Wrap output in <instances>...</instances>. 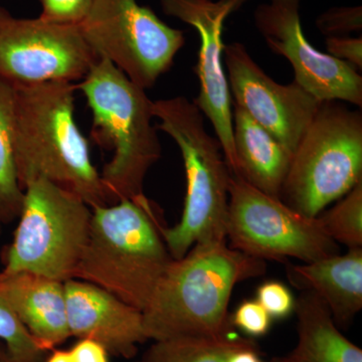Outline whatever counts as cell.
<instances>
[{"label":"cell","instance_id":"obj_1","mask_svg":"<svg viewBox=\"0 0 362 362\" xmlns=\"http://www.w3.org/2000/svg\"><path fill=\"white\" fill-rule=\"evenodd\" d=\"M265 271L264 259L228 247L226 240L194 245L169 264L142 311L145 334L154 341L230 334L233 288Z\"/></svg>","mask_w":362,"mask_h":362},{"label":"cell","instance_id":"obj_2","mask_svg":"<svg viewBox=\"0 0 362 362\" xmlns=\"http://www.w3.org/2000/svg\"><path fill=\"white\" fill-rule=\"evenodd\" d=\"M14 89V88H13ZM76 85L52 82L14 89L13 149L21 189L45 178L90 207L110 206L89 143L75 118Z\"/></svg>","mask_w":362,"mask_h":362},{"label":"cell","instance_id":"obj_3","mask_svg":"<svg viewBox=\"0 0 362 362\" xmlns=\"http://www.w3.org/2000/svg\"><path fill=\"white\" fill-rule=\"evenodd\" d=\"M158 207L144 194L92 209L89 239L74 279L144 310L173 257Z\"/></svg>","mask_w":362,"mask_h":362},{"label":"cell","instance_id":"obj_4","mask_svg":"<svg viewBox=\"0 0 362 362\" xmlns=\"http://www.w3.org/2000/svg\"><path fill=\"white\" fill-rule=\"evenodd\" d=\"M93 114L92 135L113 150L101 180L109 204L143 194L149 169L161 156L153 101L109 59L99 58L76 85Z\"/></svg>","mask_w":362,"mask_h":362},{"label":"cell","instance_id":"obj_5","mask_svg":"<svg viewBox=\"0 0 362 362\" xmlns=\"http://www.w3.org/2000/svg\"><path fill=\"white\" fill-rule=\"evenodd\" d=\"M153 115L159 120L157 130L175 140L185 164L187 194L180 221L173 228L159 226L169 254L180 259L194 245L226 240L230 169L194 101L182 96L153 101Z\"/></svg>","mask_w":362,"mask_h":362},{"label":"cell","instance_id":"obj_6","mask_svg":"<svg viewBox=\"0 0 362 362\" xmlns=\"http://www.w3.org/2000/svg\"><path fill=\"white\" fill-rule=\"evenodd\" d=\"M361 180V113L322 102L293 154L280 199L316 218Z\"/></svg>","mask_w":362,"mask_h":362},{"label":"cell","instance_id":"obj_7","mask_svg":"<svg viewBox=\"0 0 362 362\" xmlns=\"http://www.w3.org/2000/svg\"><path fill=\"white\" fill-rule=\"evenodd\" d=\"M20 223L2 273L30 272L59 282L74 279L89 239L92 209L45 178L23 187Z\"/></svg>","mask_w":362,"mask_h":362},{"label":"cell","instance_id":"obj_8","mask_svg":"<svg viewBox=\"0 0 362 362\" xmlns=\"http://www.w3.org/2000/svg\"><path fill=\"white\" fill-rule=\"evenodd\" d=\"M226 239L230 247L259 259L295 258L304 263L339 254L318 218L295 211L278 197L230 175Z\"/></svg>","mask_w":362,"mask_h":362},{"label":"cell","instance_id":"obj_9","mask_svg":"<svg viewBox=\"0 0 362 362\" xmlns=\"http://www.w3.org/2000/svg\"><path fill=\"white\" fill-rule=\"evenodd\" d=\"M78 26L99 58L109 59L145 90L170 69L185 42L182 30L136 0H93Z\"/></svg>","mask_w":362,"mask_h":362},{"label":"cell","instance_id":"obj_10","mask_svg":"<svg viewBox=\"0 0 362 362\" xmlns=\"http://www.w3.org/2000/svg\"><path fill=\"white\" fill-rule=\"evenodd\" d=\"M99 59L80 26L14 16L0 6V81L14 88L83 80Z\"/></svg>","mask_w":362,"mask_h":362},{"label":"cell","instance_id":"obj_11","mask_svg":"<svg viewBox=\"0 0 362 362\" xmlns=\"http://www.w3.org/2000/svg\"><path fill=\"white\" fill-rule=\"evenodd\" d=\"M301 0H269L257 7L255 25L272 52L291 64L294 81L320 102L362 106V77L356 69L316 49L305 37Z\"/></svg>","mask_w":362,"mask_h":362},{"label":"cell","instance_id":"obj_12","mask_svg":"<svg viewBox=\"0 0 362 362\" xmlns=\"http://www.w3.org/2000/svg\"><path fill=\"white\" fill-rule=\"evenodd\" d=\"M249 0H161L162 11L192 25L201 37L197 73L199 94L194 103L213 125L230 175H239L233 145L232 96L223 70V25Z\"/></svg>","mask_w":362,"mask_h":362},{"label":"cell","instance_id":"obj_13","mask_svg":"<svg viewBox=\"0 0 362 362\" xmlns=\"http://www.w3.org/2000/svg\"><path fill=\"white\" fill-rule=\"evenodd\" d=\"M223 59L235 105L244 109L293 156L322 102L295 81L288 85L275 82L240 42L225 45Z\"/></svg>","mask_w":362,"mask_h":362},{"label":"cell","instance_id":"obj_14","mask_svg":"<svg viewBox=\"0 0 362 362\" xmlns=\"http://www.w3.org/2000/svg\"><path fill=\"white\" fill-rule=\"evenodd\" d=\"M64 286L71 337L95 340L123 358L134 357L138 345L148 340L141 311L85 281L71 279Z\"/></svg>","mask_w":362,"mask_h":362},{"label":"cell","instance_id":"obj_15","mask_svg":"<svg viewBox=\"0 0 362 362\" xmlns=\"http://www.w3.org/2000/svg\"><path fill=\"white\" fill-rule=\"evenodd\" d=\"M0 293L45 351L71 337L63 282L30 272H0Z\"/></svg>","mask_w":362,"mask_h":362},{"label":"cell","instance_id":"obj_16","mask_svg":"<svg viewBox=\"0 0 362 362\" xmlns=\"http://www.w3.org/2000/svg\"><path fill=\"white\" fill-rule=\"evenodd\" d=\"M292 284L315 294L329 309L333 320L349 323L362 308V247L291 266Z\"/></svg>","mask_w":362,"mask_h":362},{"label":"cell","instance_id":"obj_17","mask_svg":"<svg viewBox=\"0 0 362 362\" xmlns=\"http://www.w3.org/2000/svg\"><path fill=\"white\" fill-rule=\"evenodd\" d=\"M233 130L239 175L264 194L280 199L291 164L290 152L237 105Z\"/></svg>","mask_w":362,"mask_h":362},{"label":"cell","instance_id":"obj_18","mask_svg":"<svg viewBox=\"0 0 362 362\" xmlns=\"http://www.w3.org/2000/svg\"><path fill=\"white\" fill-rule=\"evenodd\" d=\"M296 347L286 356L291 362H362V350L337 329L329 309L312 292L296 300Z\"/></svg>","mask_w":362,"mask_h":362},{"label":"cell","instance_id":"obj_19","mask_svg":"<svg viewBox=\"0 0 362 362\" xmlns=\"http://www.w3.org/2000/svg\"><path fill=\"white\" fill-rule=\"evenodd\" d=\"M13 106V88L0 81V223L18 218L23 202L14 159Z\"/></svg>","mask_w":362,"mask_h":362},{"label":"cell","instance_id":"obj_20","mask_svg":"<svg viewBox=\"0 0 362 362\" xmlns=\"http://www.w3.org/2000/svg\"><path fill=\"white\" fill-rule=\"evenodd\" d=\"M247 340L232 333L218 338H177L156 341L143 362H228Z\"/></svg>","mask_w":362,"mask_h":362},{"label":"cell","instance_id":"obj_21","mask_svg":"<svg viewBox=\"0 0 362 362\" xmlns=\"http://www.w3.org/2000/svg\"><path fill=\"white\" fill-rule=\"evenodd\" d=\"M323 230L335 243L349 249L362 246V180L332 209L317 216Z\"/></svg>","mask_w":362,"mask_h":362},{"label":"cell","instance_id":"obj_22","mask_svg":"<svg viewBox=\"0 0 362 362\" xmlns=\"http://www.w3.org/2000/svg\"><path fill=\"white\" fill-rule=\"evenodd\" d=\"M0 340L13 362H45V350L25 327L0 293Z\"/></svg>","mask_w":362,"mask_h":362},{"label":"cell","instance_id":"obj_23","mask_svg":"<svg viewBox=\"0 0 362 362\" xmlns=\"http://www.w3.org/2000/svg\"><path fill=\"white\" fill-rule=\"evenodd\" d=\"M316 25L326 37H345L362 30V7H332L320 14Z\"/></svg>","mask_w":362,"mask_h":362},{"label":"cell","instance_id":"obj_24","mask_svg":"<svg viewBox=\"0 0 362 362\" xmlns=\"http://www.w3.org/2000/svg\"><path fill=\"white\" fill-rule=\"evenodd\" d=\"M39 18L58 25H78L89 13L93 0H40Z\"/></svg>","mask_w":362,"mask_h":362},{"label":"cell","instance_id":"obj_25","mask_svg":"<svg viewBox=\"0 0 362 362\" xmlns=\"http://www.w3.org/2000/svg\"><path fill=\"white\" fill-rule=\"evenodd\" d=\"M257 301L262 305L271 318H286L295 311L296 299L284 284L269 281L258 288Z\"/></svg>","mask_w":362,"mask_h":362},{"label":"cell","instance_id":"obj_26","mask_svg":"<svg viewBox=\"0 0 362 362\" xmlns=\"http://www.w3.org/2000/svg\"><path fill=\"white\" fill-rule=\"evenodd\" d=\"M232 323L249 337H259L270 329L272 318L257 300H249L238 307Z\"/></svg>","mask_w":362,"mask_h":362},{"label":"cell","instance_id":"obj_27","mask_svg":"<svg viewBox=\"0 0 362 362\" xmlns=\"http://www.w3.org/2000/svg\"><path fill=\"white\" fill-rule=\"evenodd\" d=\"M327 54L354 68H362V39L349 37H328L325 40Z\"/></svg>","mask_w":362,"mask_h":362},{"label":"cell","instance_id":"obj_28","mask_svg":"<svg viewBox=\"0 0 362 362\" xmlns=\"http://www.w3.org/2000/svg\"><path fill=\"white\" fill-rule=\"evenodd\" d=\"M74 362H109V352L103 345L89 338L78 340L70 350Z\"/></svg>","mask_w":362,"mask_h":362},{"label":"cell","instance_id":"obj_29","mask_svg":"<svg viewBox=\"0 0 362 362\" xmlns=\"http://www.w3.org/2000/svg\"><path fill=\"white\" fill-rule=\"evenodd\" d=\"M228 362H262L255 350L254 343L247 341L230 354Z\"/></svg>","mask_w":362,"mask_h":362},{"label":"cell","instance_id":"obj_30","mask_svg":"<svg viewBox=\"0 0 362 362\" xmlns=\"http://www.w3.org/2000/svg\"><path fill=\"white\" fill-rule=\"evenodd\" d=\"M45 362H74L70 351L54 350V352L45 359Z\"/></svg>","mask_w":362,"mask_h":362},{"label":"cell","instance_id":"obj_31","mask_svg":"<svg viewBox=\"0 0 362 362\" xmlns=\"http://www.w3.org/2000/svg\"><path fill=\"white\" fill-rule=\"evenodd\" d=\"M0 362H13L7 354L6 349H0Z\"/></svg>","mask_w":362,"mask_h":362},{"label":"cell","instance_id":"obj_32","mask_svg":"<svg viewBox=\"0 0 362 362\" xmlns=\"http://www.w3.org/2000/svg\"><path fill=\"white\" fill-rule=\"evenodd\" d=\"M275 362H291L287 357H283V358H278Z\"/></svg>","mask_w":362,"mask_h":362},{"label":"cell","instance_id":"obj_33","mask_svg":"<svg viewBox=\"0 0 362 362\" xmlns=\"http://www.w3.org/2000/svg\"><path fill=\"white\" fill-rule=\"evenodd\" d=\"M262 362H263V361H262ZM274 362H275V361H274Z\"/></svg>","mask_w":362,"mask_h":362}]
</instances>
